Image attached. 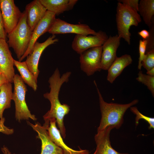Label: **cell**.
Segmentation results:
<instances>
[{
	"instance_id": "obj_1",
	"label": "cell",
	"mask_w": 154,
	"mask_h": 154,
	"mask_svg": "<svg viewBox=\"0 0 154 154\" xmlns=\"http://www.w3.org/2000/svg\"><path fill=\"white\" fill-rule=\"evenodd\" d=\"M64 82L62 78L59 77H50L48 80L50 91L43 95L44 97L49 100L51 105L50 110L43 116L44 119L45 121H49L50 119L55 118L60 134L64 138L66 136L64 117L70 110V106L66 104H61L59 99L60 89Z\"/></svg>"
},
{
	"instance_id": "obj_2",
	"label": "cell",
	"mask_w": 154,
	"mask_h": 154,
	"mask_svg": "<svg viewBox=\"0 0 154 154\" xmlns=\"http://www.w3.org/2000/svg\"><path fill=\"white\" fill-rule=\"evenodd\" d=\"M94 83L96 88L99 97L101 118L97 131L104 129L109 126L119 129L123 122V116L128 109L137 104V99L125 104L111 102L108 103L104 100L95 81Z\"/></svg>"
},
{
	"instance_id": "obj_3",
	"label": "cell",
	"mask_w": 154,
	"mask_h": 154,
	"mask_svg": "<svg viewBox=\"0 0 154 154\" xmlns=\"http://www.w3.org/2000/svg\"><path fill=\"white\" fill-rule=\"evenodd\" d=\"M32 34L27 24V15L25 10L22 13L17 25L7 36L8 45L13 49L19 60L28 48Z\"/></svg>"
},
{
	"instance_id": "obj_4",
	"label": "cell",
	"mask_w": 154,
	"mask_h": 154,
	"mask_svg": "<svg viewBox=\"0 0 154 154\" xmlns=\"http://www.w3.org/2000/svg\"><path fill=\"white\" fill-rule=\"evenodd\" d=\"M141 17L136 10L127 5L118 2L116 8V21L118 36L128 44H131V26H137L141 22Z\"/></svg>"
},
{
	"instance_id": "obj_5",
	"label": "cell",
	"mask_w": 154,
	"mask_h": 154,
	"mask_svg": "<svg viewBox=\"0 0 154 154\" xmlns=\"http://www.w3.org/2000/svg\"><path fill=\"white\" fill-rule=\"evenodd\" d=\"M14 91L12 100L15 103V117L17 120L20 122L21 120L31 119L36 121L37 118L32 114L26 104L25 96L27 91V86L20 76L15 74L13 78Z\"/></svg>"
},
{
	"instance_id": "obj_6",
	"label": "cell",
	"mask_w": 154,
	"mask_h": 154,
	"mask_svg": "<svg viewBox=\"0 0 154 154\" xmlns=\"http://www.w3.org/2000/svg\"><path fill=\"white\" fill-rule=\"evenodd\" d=\"M102 46L89 49L80 54V62L81 70L88 76L101 70V59Z\"/></svg>"
},
{
	"instance_id": "obj_7",
	"label": "cell",
	"mask_w": 154,
	"mask_h": 154,
	"mask_svg": "<svg viewBox=\"0 0 154 154\" xmlns=\"http://www.w3.org/2000/svg\"><path fill=\"white\" fill-rule=\"evenodd\" d=\"M108 37L106 33L100 31L95 35H76L72 44V49L80 54L90 48L102 46Z\"/></svg>"
},
{
	"instance_id": "obj_8",
	"label": "cell",
	"mask_w": 154,
	"mask_h": 154,
	"mask_svg": "<svg viewBox=\"0 0 154 154\" xmlns=\"http://www.w3.org/2000/svg\"><path fill=\"white\" fill-rule=\"evenodd\" d=\"M0 10L5 29L7 34L17 25L22 13L13 0H0Z\"/></svg>"
},
{
	"instance_id": "obj_9",
	"label": "cell",
	"mask_w": 154,
	"mask_h": 154,
	"mask_svg": "<svg viewBox=\"0 0 154 154\" xmlns=\"http://www.w3.org/2000/svg\"><path fill=\"white\" fill-rule=\"evenodd\" d=\"M48 32L52 35L72 33L83 35H95L97 32L86 24H72L59 18H56Z\"/></svg>"
},
{
	"instance_id": "obj_10",
	"label": "cell",
	"mask_w": 154,
	"mask_h": 154,
	"mask_svg": "<svg viewBox=\"0 0 154 154\" xmlns=\"http://www.w3.org/2000/svg\"><path fill=\"white\" fill-rule=\"evenodd\" d=\"M27 123L37 132V137L41 141L40 154H64L62 149L54 143L48 134L47 127L49 123L45 122L43 126L38 122L34 124L27 121Z\"/></svg>"
},
{
	"instance_id": "obj_11",
	"label": "cell",
	"mask_w": 154,
	"mask_h": 154,
	"mask_svg": "<svg viewBox=\"0 0 154 154\" xmlns=\"http://www.w3.org/2000/svg\"><path fill=\"white\" fill-rule=\"evenodd\" d=\"M58 41V39L56 38L55 35L50 37L43 42L40 43L37 41L34 44L32 52L27 57L25 62L29 70L37 81L40 72L38 64L42 54L48 46Z\"/></svg>"
},
{
	"instance_id": "obj_12",
	"label": "cell",
	"mask_w": 154,
	"mask_h": 154,
	"mask_svg": "<svg viewBox=\"0 0 154 154\" xmlns=\"http://www.w3.org/2000/svg\"><path fill=\"white\" fill-rule=\"evenodd\" d=\"M120 39L117 35L110 36L102 46V70H108L117 57V51L120 44Z\"/></svg>"
},
{
	"instance_id": "obj_13",
	"label": "cell",
	"mask_w": 154,
	"mask_h": 154,
	"mask_svg": "<svg viewBox=\"0 0 154 154\" xmlns=\"http://www.w3.org/2000/svg\"><path fill=\"white\" fill-rule=\"evenodd\" d=\"M56 16L54 13L48 11H46L43 18L32 32L31 39L28 48L19 61L21 62L31 53L34 44L38 38L45 33L48 32L51 27L56 19Z\"/></svg>"
},
{
	"instance_id": "obj_14",
	"label": "cell",
	"mask_w": 154,
	"mask_h": 154,
	"mask_svg": "<svg viewBox=\"0 0 154 154\" xmlns=\"http://www.w3.org/2000/svg\"><path fill=\"white\" fill-rule=\"evenodd\" d=\"M14 59L6 40L0 38V67L7 82L11 83L15 74Z\"/></svg>"
},
{
	"instance_id": "obj_15",
	"label": "cell",
	"mask_w": 154,
	"mask_h": 154,
	"mask_svg": "<svg viewBox=\"0 0 154 154\" xmlns=\"http://www.w3.org/2000/svg\"><path fill=\"white\" fill-rule=\"evenodd\" d=\"M27 25L32 32L47 11L40 0H34L27 4L25 10Z\"/></svg>"
},
{
	"instance_id": "obj_16",
	"label": "cell",
	"mask_w": 154,
	"mask_h": 154,
	"mask_svg": "<svg viewBox=\"0 0 154 154\" xmlns=\"http://www.w3.org/2000/svg\"><path fill=\"white\" fill-rule=\"evenodd\" d=\"M114 128L112 126H109L103 130L97 131L94 137L96 147L93 154H129L118 152L111 146L110 133Z\"/></svg>"
},
{
	"instance_id": "obj_17",
	"label": "cell",
	"mask_w": 154,
	"mask_h": 154,
	"mask_svg": "<svg viewBox=\"0 0 154 154\" xmlns=\"http://www.w3.org/2000/svg\"><path fill=\"white\" fill-rule=\"evenodd\" d=\"M49 124L47 127L48 134L52 141L63 150L64 154H88L89 151L80 148L75 150L69 147L64 143L60 131L56 126V120L53 118L49 119Z\"/></svg>"
},
{
	"instance_id": "obj_18",
	"label": "cell",
	"mask_w": 154,
	"mask_h": 154,
	"mask_svg": "<svg viewBox=\"0 0 154 154\" xmlns=\"http://www.w3.org/2000/svg\"><path fill=\"white\" fill-rule=\"evenodd\" d=\"M132 61L131 56L128 54L117 57L108 70L107 80L112 83L124 69L131 64Z\"/></svg>"
},
{
	"instance_id": "obj_19",
	"label": "cell",
	"mask_w": 154,
	"mask_h": 154,
	"mask_svg": "<svg viewBox=\"0 0 154 154\" xmlns=\"http://www.w3.org/2000/svg\"><path fill=\"white\" fill-rule=\"evenodd\" d=\"M47 11L58 15L72 10L78 1L77 0H40Z\"/></svg>"
},
{
	"instance_id": "obj_20",
	"label": "cell",
	"mask_w": 154,
	"mask_h": 154,
	"mask_svg": "<svg viewBox=\"0 0 154 154\" xmlns=\"http://www.w3.org/2000/svg\"><path fill=\"white\" fill-rule=\"evenodd\" d=\"M138 12L146 25L150 28L154 15V0H141L139 2Z\"/></svg>"
},
{
	"instance_id": "obj_21",
	"label": "cell",
	"mask_w": 154,
	"mask_h": 154,
	"mask_svg": "<svg viewBox=\"0 0 154 154\" xmlns=\"http://www.w3.org/2000/svg\"><path fill=\"white\" fill-rule=\"evenodd\" d=\"M13 63L20 74V76L25 82L31 87L34 91L37 88V81L34 75L29 70L25 61L20 62L13 60Z\"/></svg>"
},
{
	"instance_id": "obj_22",
	"label": "cell",
	"mask_w": 154,
	"mask_h": 154,
	"mask_svg": "<svg viewBox=\"0 0 154 154\" xmlns=\"http://www.w3.org/2000/svg\"><path fill=\"white\" fill-rule=\"evenodd\" d=\"M11 83L7 82L1 85L0 88V119L4 110L11 107L13 95Z\"/></svg>"
},
{
	"instance_id": "obj_23",
	"label": "cell",
	"mask_w": 154,
	"mask_h": 154,
	"mask_svg": "<svg viewBox=\"0 0 154 154\" xmlns=\"http://www.w3.org/2000/svg\"><path fill=\"white\" fill-rule=\"evenodd\" d=\"M138 82L146 86L150 90L153 96H154V76L143 73L140 71L138 74V77L136 78Z\"/></svg>"
},
{
	"instance_id": "obj_24",
	"label": "cell",
	"mask_w": 154,
	"mask_h": 154,
	"mask_svg": "<svg viewBox=\"0 0 154 154\" xmlns=\"http://www.w3.org/2000/svg\"><path fill=\"white\" fill-rule=\"evenodd\" d=\"M131 111L136 115L135 117V125L137 126L139 123V121L140 119H143L146 121L149 125L148 127L149 129L154 128V118L148 117L142 114L138 110L136 107H131Z\"/></svg>"
},
{
	"instance_id": "obj_25",
	"label": "cell",
	"mask_w": 154,
	"mask_h": 154,
	"mask_svg": "<svg viewBox=\"0 0 154 154\" xmlns=\"http://www.w3.org/2000/svg\"><path fill=\"white\" fill-rule=\"evenodd\" d=\"M141 64L147 71L154 68V49L146 51Z\"/></svg>"
},
{
	"instance_id": "obj_26",
	"label": "cell",
	"mask_w": 154,
	"mask_h": 154,
	"mask_svg": "<svg viewBox=\"0 0 154 154\" xmlns=\"http://www.w3.org/2000/svg\"><path fill=\"white\" fill-rule=\"evenodd\" d=\"M147 42V40L143 39L142 40L140 39L139 41V58L138 68L140 70H141L142 66V62L145 56Z\"/></svg>"
},
{
	"instance_id": "obj_27",
	"label": "cell",
	"mask_w": 154,
	"mask_h": 154,
	"mask_svg": "<svg viewBox=\"0 0 154 154\" xmlns=\"http://www.w3.org/2000/svg\"><path fill=\"white\" fill-rule=\"evenodd\" d=\"M5 121V118L3 117L0 119V132L7 135L13 134L14 131L13 129L5 126L4 125Z\"/></svg>"
},
{
	"instance_id": "obj_28",
	"label": "cell",
	"mask_w": 154,
	"mask_h": 154,
	"mask_svg": "<svg viewBox=\"0 0 154 154\" xmlns=\"http://www.w3.org/2000/svg\"><path fill=\"white\" fill-rule=\"evenodd\" d=\"M118 1L127 5L138 12L139 0H119Z\"/></svg>"
},
{
	"instance_id": "obj_29",
	"label": "cell",
	"mask_w": 154,
	"mask_h": 154,
	"mask_svg": "<svg viewBox=\"0 0 154 154\" xmlns=\"http://www.w3.org/2000/svg\"><path fill=\"white\" fill-rule=\"evenodd\" d=\"M7 34L5 32L3 22L0 10V38L6 40Z\"/></svg>"
},
{
	"instance_id": "obj_30",
	"label": "cell",
	"mask_w": 154,
	"mask_h": 154,
	"mask_svg": "<svg viewBox=\"0 0 154 154\" xmlns=\"http://www.w3.org/2000/svg\"><path fill=\"white\" fill-rule=\"evenodd\" d=\"M138 34L144 40L147 39L150 35L149 31L145 29L142 30L139 32Z\"/></svg>"
},
{
	"instance_id": "obj_31",
	"label": "cell",
	"mask_w": 154,
	"mask_h": 154,
	"mask_svg": "<svg viewBox=\"0 0 154 154\" xmlns=\"http://www.w3.org/2000/svg\"><path fill=\"white\" fill-rule=\"evenodd\" d=\"M1 151L3 154H12L8 148L5 145L1 148ZM13 154H15L13 153Z\"/></svg>"
},
{
	"instance_id": "obj_32",
	"label": "cell",
	"mask_w": 154,
	"mask_h": 154,
	"mask_svg": "<svg viewBox=\"0 0 154 154\" xmlns=\"http://www.w3.org/2000/svg\"><path fill=\"white\" fill-rule=\"evenodd\" d=\"M8 82L6 78L3 73L0 74V85Z\"/></svg>"
},
{
	"instance_id": "obj_33",
	"label": "cell",
	"mask_w": 154,
	"mask_h": 154,
	"mask_svg": "<svg viewBox=\"0 0 154 154\" xmlns=\"http://www.w3.org/2000/svg\"><path fill=\"white\" fill-rule=\"evenodd\" d=\"M146 73L147 75L154 76V68L147 71Z\"/></svg>"
},
{
	"instance_id": "obj_34",
	"label": "cell",
	"mask_w": 154,
	"mask_h": 154,
	"mask_svg": "<svg viewBox=\"0 0 154 154\" xmlns=\"http://www.w3.org/2000/svg\"><path fill=\"white\" fill-rule=\"evenodd\" d=\"M2 73L0 67V74Z\"/></svg>"
},
{
	"instance_id": "obj_35",
	"label": "cell",
	"mask_w": 154,
	"mask_h": 154,
	"mask_svg": "<svg viewBox=\"0 0 154 154\" xmlns=\"http://www.w3.org/2000/svg\"><path fill=\"white\" fill-rule=\"evenodd\" d=\"M1 86V85H0V88Z\"/></svg>"
}]
</instances>
